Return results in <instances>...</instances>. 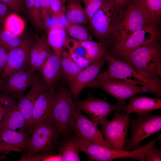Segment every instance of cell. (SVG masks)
Listing matches in <instances>:
<instances>
[{"label": "cell", "mask_w": 161, "mask_h": 161, "mask_svg": "<svg viewBox=\"0 0 161 161\" xmlns=\"http://www.w3.org/2000/svg\"><path fill=\"white\" fill-rule=\"evenodd\" d=\"M65 48L72 59L80 68L83 69L92 64L86 58L77 55L70 49Z\"/></svg>", "instance_id": "obj_38"}, {"label": "cell", "mask_w": 161, "mask_h": 161, "mask_svg": "<svg viewBox=\"0 0 161 161\" xmlns=\"http://www.w3.org/2000/svg\"><path fill=\"white\" fill-rule=\"evenodd\" d=\"M2 129L19 132L27 131L24 118L19 109L17 103L10 110L0 126V130Z\"/></svg>", "instance_id": "obj_23"}, {"label": "cell", "mask_w": 161, "mask_h": 161, "mask_svg": "<svg viewBox=\"0 0 161 161\" xmlns=\"http://www.w3.org/2000/svg\"><path fill=\"white\" fill-rule=\"evenodd\" d=\"M154 23L159 25L161 16V0H132Z\"/></svg>", "instance_id": "obj_25"}, {"label": "cell", "mask_w": 161, "mask_h": 161, "mask_svg": "<svg viewBox=\"0 0 161 161\" xmlns=\"http://www.w3.org/2000/svg\"><path fill=\"white\" fill-rule=\"evenodd\" d=\"M47 87L43 79L39 77L25 95L18 101L17 105L24 118L27 131L30 132L35 103L41 94Z\"/></svg>", "instance_id": "obj_17"}, {"label": "cell", "mask_w": 161, "mask_h": 161, "mask_svg": "<svg viewBox=\"0 0 161 161\" xmlns=\"http://www.w3.org/2000/svg\"><path fill=\"white\" fill-rule=\"evenodd\" d=\"M4 29L0 30V42L7 50L10 51L19 46L23 39Z\"/></svg>", "instance_id": "obj_32"}, {"label": "cell", "mask_w": 161, "mask_h": 161, "mask_svg": "<svg viewBox=\"0 0 161 161\" xmlns=\"http://www.w3.org/2000/svg\"><path fill=\"white\" fill-rule=\"evenodd\" d=\"M39 77L36 72H33L30 69L15 72L0 80V92L18 101Z\"/></svg>", "instance_id": "obj_10"}, {"label": "cell", "mask_w": 161, "mask_h": 161, "mask_svg": "<svg viewBox=\"0 0 161 161\" xmlns=\"http://www.w3.org/2000/svg\"><path fill=\"white\" fill-rule=\"evenodd\" d=\"M145 161H161V149L156 147L155 143L146 151L145 156Z\"/></svg>", "instance_id": "obj_37"}, {"label": "cell", "mask_w": 161, "mask_h": 161, "mask_svg": "<svg viewBox=\"0 0 161 161\" xmlns=\"http://www.w3.org/2000/svg\"><path fill=\"white\" fill-rule=\"evenodd\" d=\"M107 56L108 63V69L100 73L95 80H101L109 78H115L130 80H131L128 78L133 77L138 80L144 84L145 86L148 88L144 79L130 64L112 57L107 54Z\"/></svg>", "instance_id": "obj_15"}, {"label": "cell", "mask_w": 161, "mask_h": 161, "mask_svg": "<svg viewBox=\"0 0 161 161\" xmlns=\"http://www.w3.org/2000/svg\"><path fill=\"white\" fill-rule=\"evenodd\" d=\"M115 10L121 15L124 9L131 2L132 0H108Z\"/></svg>", "instance_id": "obj_40"}, {"label": "cell", "mask_w": 161, "mask_h": 161, "mask_svg": "<svg viewBox=\"0 0 161 161\" xmlns=\"http://www.w3.org/2000/svg\"></svg>", "instance_id": "obj_48"}, {"label": "cell", "mask_w": 161, "mask_h": 161, "mask_svg": "<svg viewBox=\"0 0 161 161\" xmlns=\"http://www.w3.org/2000/svg\"><path fill=\"white\" fill-rule=\"evenodd\" d=\"M120 22V14L108 0L89 22V30L102 44L107 52L118 40Z\"/></svg>", "instance_id": "obj_2"}, {"label": "cell", "mask_w": 161, "mask_h": 161, "mask_svg": "<svg viewBox=\"0 0 161 161\" xmlns=\"http://www.w3.org/2000/svg\"><path fill=\"white\" fill-rule=\"evenodd\" d=\"M16 100L0 92V126L10 110L17 103Z\"/></svg>", "instance_id": "obj_33"}, {"label": "cell", "mask_w": 161, "mask_h": 161, "mask_svg": "<svg viewBox=\"0 0 161 161\" xmlns=\"http://www.w3.org/2000/svg\"><path fill=\"white\" fill-rule=\"evenodd\" d=\"M0 151L3 152L10 151H11L21 152L19 149L10 147L3 145L0 144Z\"/></svg>", "instance_id": "obj_45"}, {"label": "cell", "mask_w": 161, "mask_h": 161, "mask_svg": "<svg viewBox=\"0 0 161 161\" xmlns=\"http://www.w3.org/2000/svg\"><path fill=\"white\" fill-rule=\"evenodd\" d=\"M106 0H82L84 10L89 22L95 13L105 3Z\"/></svg>", "instance_id": "obj_36"}, {"label": "cell", "mask_w": 161, "mask_h": 161, "mask_svg": "<svg viewBox=\"0 0 161 161\" xmlns=\"http://www.w3.org/2000/svg\"><path fill=\"white\" fill-rule=\"evenodd\" d=\"M121 61L131 65L144 79L150 93L161 97L160 39L139 47Z\"/></svg>", "instance_id": "obj_1"}, {"label": "cell", "mask_w": 161, "mask_h": 161, "mask_svg": "<svg viewBox=\"0 0 161 161\" xmlns=\"http://www.w3.org/2000/svg\"><path fill=\"white\" fill-rule=\"evenodd\" d=\"M27 9L30 19L39 28L44 26L41 18V8L40 0H26Z\"/></svg>", "instance_id": "obj_30"}, {"label": "cell", "mask_w": 161, "mask_h": 161, "mask_svg": "<svg viewBox=\"0 0 161 161\" xmlns=\"http://www.w3.org/2000/svg\"><path fill=\"white\" fill-rule=\"evenodd\" d=\"M159 25L154 24L136 31L113 45L107 52L110 56L122 60L131 52L148 43L160 39Z\"/></svg>", "instance_id": "obj_3"}, {"label": "cell", "mask_w": 161, "mask_h": 161, "mask_svg": "<svg viewBox=\"0 0 161 161\" xmlns=\"http://www.w3.org/2000/svg\"><path fill=\"white\" fill-rule=\"evenodd\" d=\"M30 132H19L9 129L0 130V144L25 151L27 147Z\"/></svg>", "instance_id": "obj_20"}, {"label": "cell", "mask_w": 161, "mask_h": 161, "mask_svg": "<svg viewBox=\"0 0 161 161\" xmlns=\"http://www.w3.org/2000/svg\"><path fill=\"white\" fill-rule=\"evenodd\" d=\"M66 18L64 13L55 15H51L43 21L44 26L49 29L61 27L66 30L69 23Z\"/></svg>", "instance_id": "obj_34"}, {"label": "cell", "mask_w": 161, "mask_h": 161, "mask_svg": "<svg viewBox=\"0 0 161 161\" xmlns=\"http://www.w3.org/2000/svg\"><path fill=\"white\" fill-rule=\"evenodd\" d=\"M75 107L86 113L90 120L101 126L107 121L109 116L116 111H122L126 105L112 104L106 100L93 96L82 100H75Z\"/></svg>", "instance_id": "obj_9"}, {"label": "cell", "mask_w": 161, "mask_h": 161, "mask_svg": "<svg viewBox=\"0 0 161 161\" xmlns=\"http://www.w3.org/2000/svg\"><path fill=\"white\" fill-rule=\"evenodd\" d=\"M68 37L64 28L55 27L48 29V42L54 55L60 58Z\"/></svg>", "instance_id": "obj_22"}, {"label": "cell", "mask_w": 161, "mask_h": 161, "mask_svg": "<svg viewBox=\"0 0 161 161\" xmlns=\"http://www.w3.org/2000/svg\"><path fill=\"white\" fill-rule=\"evenodd\" d=\"M4 29L19 36L23 32L25 22L22 19L15 13H12L6 18Z\"/></svg>", "instance_id": "obj_31"}, {"label": "cell", "mask_w": 161, "mask_h": 161, "mask_svg": "<svg viewBox=\"0 0 161 161\" xmlns=\"http://www.w3.org/2000/svg\"><path fill=\"white\" fill-rule=\"evenodd\" d=\"M39 72L43 77L48 88H54L62 75L60 58L52 54L44 63Z\"/></svg>", "instance_id": "obj_21"}, {"label": "cell", "mask_w": 161, "mask_h": 161, "mask_svg": "<svg viewBox=\"0 0 161 161\" xmlns=\"http://www.w3.org/2000/svg\"><path fill=\"white\" fill-rule=\"evenodd\" d=\"M12 10L18 12L21 9L23 0H1Z\"/></svg>", "instance_id": "obj_43"}, {"label": "cell", "mask_w": 161, "mask_h": 161, "mask_svg": "<svg viewBox=\"0 0 161 161\" xmlns=\"http://www.w3.org/2000/svg\"><path fill=\"white\" fill-rule=\"evenodd\" d=\"M64 14L70 23L78 24H88L89 21L81 1L70 0L65 5Z\"/></svg>", "instance_id": "obj_24"}, {"label": "cell", "mask_w": 161, "mask_h": 161, "mask_svg": "<svg viewBox=\"0 0 161 161\" xmlns=\"http://www.w3.org/2000/svg\"><path fill=\"white\" fill-rule=\"evenodd\" d=\"M78 0V1H82V0Z\"/></svg>", "instance_id": "obj_47"}, {"label": "cell", "mask_w": 161, "mask_h": 161, "mask_svg": "<svg viewBox=\"0 0 161 161\" xmlns=\"http://www.w3.org/2000/svg\"><path fill=\"white\" fill-rule=\"evenodd\" d=\"M80 152L74 137L67 140L64 143L59 154L61 161H79Z\"/></svg>", "instance_id": "obj_28"}, {"label": "cell", "mask_w": 161, "mask_h": 161, "mask_svg": "<svg viewBox=\"0 0 161 161\" xmlns=\"http://www.w3.org/2000/svg\"><path fill=\"white\" fill-rule=\"evenodd\" d=\"M9 52L0 42V70L3 72L7 61Z\"/></svg>", "instance_id": "obj_42"}, {"label": "cell", "mask_w": 161, "mask_h": 161, "mask_svg": "<svg viewBox=\"0 0 161 161\" xmlns=\"http://www.w3.org/2000/svg\"><path fill=\"white\" fill-rule=\"evenodd\" d=\"M52 54L47 38L43 35L32 43L30 52V68L33 72H39L44 63Z\"/></svg>", "instance_id": "obj_18"}, {"label": "cell", "mask_w": 161, "mask_h": 161, "mask_svg": "<svg viewBox=\"0 0 161 161\" xmlns=\"http://www.w3.org/2000/svg\"><path fill=\"white\" fill-rule=\"evenodd\" d=\"M143 83L133 80L109 78L101 80L94 79L86 88H99L114 97L117 103L127 105L125 100L138 94L149 93L148 89Z\"/></svg>", "instance_id": "obj_4"}, {"label": "cell", "mask_w": 161, "mask_h": 161, "mask_svg": "<svg viewBox=\"0 0 161 161\" xmlns=\"http://www.w3.org/2000/svg\"><path fill=\"white\" fill-rule=\"evenodd\" d=\"M137 115L136 119L130 118L131 136L127 140L124 150L131 151L139 148L141 141L161 130L160 115L151 112Z\"/></svg>", "instance_id": "obj_5"}, {"label": "cell", "mask_w": 161, "mask_h": 161, "mask_svg": "<svg viewBox=\"0 0 161 161\" xmlns=\"http://www.w3.org/2000/svg\"><path fill=\"white\" fill-rule=\"evenodd\" d=\"M97 124L83 115L75 107L73 128L77 137L89 142L113 149L106 142Z\"/></svg>", "instance_id": "obj_12"}, {"label": "cell", "mask_w": 161, "mask_h": 161, "mask_svg": "<svg viewBox=\"0 0 161 161\" xmlns=\"http://www.w3.org/2000/svg\"><path fill=\"white\" fill-rule=\"evenodd\" d=\"M78 41L85 49L87 53L86 58L91 63L101 58L107 53L106 49L100 42L94 40Z\"/></svg>", "instance_id": "obj_27"}, {"label": "cell", "mask_w": 161, "mask_h": 161, "mask_svg": "<svg viewBox=\"0 0 161 161\" xmlns=\"http://www.w3.org/2000/svg\"><path fill=\"white\" fill-rule=\"evenodd\" d=\"M107 53L103 57L83 69L73 79L67 82L73 98L78 99L79 94L87 85L100 73L105 63L107 61Z\"/></svg>", "instance_id": "obj_14"}, {"label": "cell", "mask_w": 161, "mask_h": 161, "mask_svg": "<svg viewBox=\"0 0 161 161\" xmlns=\"http://www.w3.org/2000/svg\"><path fill=\"white\" fill-rule=\"evenodd\" d=\"M66 31L67 35L74 39L80 41L93 40L89 30L82 24L69 23Z\"/></svg>", "instance_id": "obj_29"}, {"label": "cell", "mask_w": 161, "mask_h": 161, "mask_svg": "<svg viewBox=\"0 0 161 161\" xmlns=\"http://www.w3.org/2000/svg\"><path fill=\"white\" fill-rule=\"evenodd\" d=\"M41 8V18L44 21L52 14L50 0H40Z\"/></svg>", "instance_id": "obj_41"}, {"label": "cell", "mask_w": 161, "mask_h": 161, "mask_svg": "<svg viewBox=\"0 0 161 161\" xmlns=\"http://www.w3.org/2000/svg\"><path fill=\"white\" fill-rule=\"evenodd\" d=\"M7 10V6L0 0V21L5 16Z\"/></svg>", "instance_id": "obj_44"}, {"label": "cell", "mask_w": 161, "mask_h": 161, "mask_svg": "<svg viewBox=\"0 0 161 161\" xmlns=\"http://www.w3.org/2000/svg\"><path fill=\"white\" fill-rule=\"evenodd\" d=\"M60 64L62 75L67 82L74 78L83 69L76 64L64 47L60 57Z\"/></svg>", "instance_id": "obj_26"}, {"label": "cell", "mask_w": 161, "mask_h": 161, "mask_svg": "<svg viewBox=\"0 0 161 161\" xmlns=\"http://www.w3.org/2000/svg\"><path fill=\"white\" fill-rule=\"evenodd\" d=\"M70 90L63 87L57 92L51 119L59 133L73 129L75 106Z\"/></svg>", "instance_id": "obj_6"}, {"label": "cell", "mask_w": 161, "mask_h": 161, "mask_svg": "<svg viewBox=\"0 0 161 161\" xmlns=\"http://www.w3.org/2000/svg\"><path fill=\"white\" fill-rule=\"evenodd\" d=\"M129 98V104L123 110L130 115L135 113L137 115L151 112L161 109V98H157L145 96H133Z\"/></svg>", "instance_id": "obj_19"}, {"label": "cell", "mask_w": 161, "mask_h": 161, "mask_svg": "<svg viewBox=\"0 0 161 161\" xmlns=\"http://www.w3.org/2000/svg\"><path fill=\"white\" fill-rule=\"evenodd\" d=\"M58 134L52 120L38 124L30 133L25 155L30 157L48 151L56 144Z\"/></svg>", "instance_id": "obj_8"}, {"label": "cell", "mask_w": 161, "mask_h": 161, "mask_svg": "<svg viewBox=\"0 0 161 161\" xmlns=\"http://www.w3.org/2000/svg\"><path fill=\"white\" fill-rule=\"evenodd\" d=\"M113 112V118L101 126L100 131L112 149L124 150L130 126V115L120 111Z\"/></svg>", "instance_id": "obj_7"}, {"label": "cell", "mask_w": 161, "mask_h": 161, "mask_svg": "<svg viewBox=\"0 0 161 161\" xmlns=\"http://www.w3.org/2000/svg\"><path fill=\"white\" fill-rule=\"evenodd\" d=\"M32 43L28 39L24 40L19 46L9 51L0 80L15 72L30 69L27 68L30 67V52Z\"/></svg>", "instance_id": "obj_13"}, {"label": "cell", "mask_w": 161, "mask_h": 161, "mask_svg": "<svg viewBox=\"0 0 161 161\" xmlns=\"http://www.w3.org/2000/svg\"><path fill=\"white\" fill-rule=\"evenodd\" d=\"M120 16L121 22L119 36L116 44L126 38L136 31L151 25H157L153 23L142 10L132 1L124 9Z\"/></svg>", "instance_id": "obj_11"}, {"label": "cell", "mask_w": 161, "mask_h": 161, "mask_svg": "<svg viewBox=\"0 0 161 161\" xmlns=\"http://www.w3.org/2000/svg\"><path fill=\"white\" fill-rule=\"evenodd\" d=\"M47 151L37 154L28 157L23 155L18 161H61V156L58 154H50Z\"/></svg>", "instance_id": "obj_35"}, {"label": "cell", "mask_w": 161, "mask_h": 161, "mask_svg": "<svg viewBox=\"0 0 161 161\" xmlns=\"http://www.w3.org/2000/svg\"><path fill=\"white\" fill-rule=\"evenodd\" d=\"M2 72H2V71L0 70V78H1V77L2 75Z\"/></svg>", "instance_id": "obj_46"}, {"label": "cell", "mask_w": 161, "mask_h": 161, "mask_svg": "<svg viewBox=\"0 0 161 161\" xmlns=\"http://www.w3.org/2000/svg\"><path fill=\"white\" fill-rule=\"evenodd\" d=\"M66 0H50L52 14L64 13Z\"/></svg>", "instance_id": "obj_39"}, {"label": "cell", "mask_w": 161, "mask_h": 161, "mask_svg": "<svg viewBox=\"0 0 161 161\" xmlns=\"http://www.w3.org/2000/svg\"><path fill=\"white\" fill-rule=\"evenodd\" d=\"M57 94L54 88L48 87L41 94L34 107L30 132L38 124L52 120Z\"/></svg>", "instance_id": "obj_16"}]
</instances>
